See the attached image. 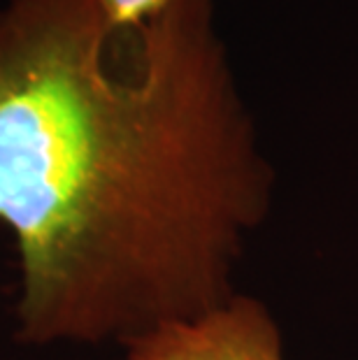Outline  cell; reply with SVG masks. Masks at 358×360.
<instances>
[{
	"mask_svg": "<svg viewBox=\"0 0 358 360\" xmlns=\"http://www.w3.org/2000/svg\"><path fill=\"white\" fill-rule=\"evenodd\" d=\"M272 191L212 0H170L138 26L94 0L0 7L19 342L126 349L217 307Z\"/></svg>",
	"mask_w": 358,
	"mask_h": 360,
	"instance_id": "cell-1",
	"label": "cell"
},
{
	"mask_svg": "<svg viewBox=\"0 0 358 360\" xmlns=\"http://www.w3.org/2000/svg\"><path fill=\"white\" fill-rule=\"evenodd\" d=\"M126 360H286L275 316L261 300L233 293L198 316L174 321L124 349Z\"/></svg>",
	"mask_w": 358,
	"mask_h": 360,
	"instance_id": "cell-2",
	"label": "cell"
},
{
	"mask_svg": "<svg viewBox=\"0 0 358 360\" xmlns=\"http://www.w3.org/2000/svg\"><path fill=\"white\" fill-rule=\"evenodd\" d=\"M114 26H138L161 14L170 0H94Z\"/></svg>",
	"mask_w": 358,
	"mask_h": 360,
	"instance_id": "cell-3",
	"label": "cell"
},
{
	"mask_svg": "<svg viewBox=\"0 0 358 360\" xmlns=\"http://www.w3.org/2000/svg\"><path fill=\"white\" fill-rule=\"evenodd\" d=\"M121 360H126V358H121Z\"/></svg>",
	"mask_w": 358,
	"mask_h": 360,
	"instance_id": "cell-4",
	"label": "cell"
}]
</instances>
